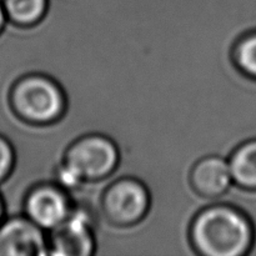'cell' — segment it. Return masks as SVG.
<instances>
[{
	"label": "cell",
	"instance_id": "cell-1",
	"mask_svg": "<svg viewBox=\"0 0 256 256\" xmlns=\"http://www.w3.org/2000/svg\"><path fill=\"white\" fill-rule=\"evenodd\" d=\"M254 224L238 209L216 206L205 210L192 226L195 246L204 255L240 256L254 245Z\"/></svg>",
	"mask_w": 256,
	"mask_h": 256
},
{
	"label": "cell",
	"instance_id": "cell-2",
	"mask_svg": "<svg viewBox=\"0 0 256 256\" xmlns=\"http://www.w3.org/2000/svg\"><path fill=\"white\" fill-rule=\"evenodd\" d=\"M12 102L15 112L34 122L54 120L64 109V96L59 86L44 76H28L12 89Z\"/></svg>",
	"mask_w": 256,
	"mask_h": 256
},
{
	"label": "cell",
	"instance_id": "cell-3",
	"mask_svg": "<svg viewBox=\"0 0 256 256\" xmlns=\"http://www.w3.org/2000/svg\"><path fill=\"white\" fill-rule=\"evenodd\" d=\"M118 159L116 148L109 139L92 135L78 140L70 146L64 166L80 182L102 179L115 169Z\"/></svg>",
	"mask_w": 256,
	"mask_h": 256
},
{
	"label": "cell",
	"instance_id": "cell-4",
	"mask_svg": "<svg viewBox=\"0 0 256 256\" xmlns=\"http://www.w3.org/2000/svg\"><path fill=\"white\" fill-rule=\"evenodd\" d=\"M149 196L142 185L134 180H122L110 186L104 198L108 216L118 224H130L146 212Z\"/></svg>",
	"mask_w": 256,
	"mask_h": 256
},
{
	"label": "cell",
	"instance_id": "cell-5",
	"mask_svg": "<svg viewBox=\"0 0 256 256\" xmlns=\"http://www.w3.org/2000/svg\"><path fill=\"white\" fill-rule=\"evenodd\" d=\"M42 228L28 218H12L0 224V255L40 256L49 254Z\"/></svg>",
	"mask_w": 256,
	"mask_h": 256
},
{
	"label": "cell",
	"instance_id": "cell-6",
	"mask_svg": "<svg viewBox=\"0 0 256 256\" xmlns=\"http://www.w3.org/2000/svg\"><path fill=\"white\" fill-rule=\"evenodd\" d=\"M50 254L60 256H86L94 249L92 225L82 212H70L60 225L52 229Z\"/></svg>",
	"mask_w": 256,
	"mask_h": 256
},
{
	"label": "cell",
	"instance_id": "cell-7",
	"mask_svg": "<svg viewBox=\"0 0 256 256\" xmlns=\"http://www.w3.org/2000/svg\"><path fill=\"white\" fill-rule=\"evenodd\" d=\"M28 218L42 229H54L70 215V204L60 189L40 186L32 190L26 200Z\"/></svg>",
	"mask_w": 256,
	"mask_h": 256
},
{
	"label": "cell",
	"instance_id": "cell-8",
	"mask_svg": "<svg viewBox=\"0 0 256 256\" xmlns=\"http://www.w3.org/2000/svg\"><path fill=\"white\" fill-rule=\"evenodd\" d=\"M232 182L229 162L216 156H210L195 165L192 182L204 196H219L224 194Z\"/></svg>",
	"mask_w": 256,
	"mask_h": 256
},
{
	"label": "cell",
	"instance_id": "cell-9",
	"mask_svg": "<svg viewBox=\"0 0 256 256\" xmlns=\"http://www.w3.org/2000/svg\"><path fill=\"white\" fill-rule=\"evenodd\" d=\"M232 180L248 192L256 190V138L246 140L229 162Z\"/></svg>",
	"mask_w": 256,
	"mask_h": 256
},
{
	"label": "cell",
	"instance_id": "cell-10",
	"mask_svg": "<svg viewBox=\"0 0 256 256\" xmlns=\"http://www.w3.org/2000/svg\"><path fill=\"white\" fill-rule=\"evenodd\" d=\"M46 0H4L6 16L18 25H30L40 19L46 10Z\"/></svg>",
	"mask_w": 256,
	"mask_h": 256
},
{
	"label": "cell",
	"instance_id": "cell-11",
	"mask_svg": "<svg viewBox=\"0 0 256 256\" xmlns=\"http://www.w3.org/2000/svg\"><path fill=\"white\" fill-rule=\"evenodd\" d=\"M235 62L245 76L256 79V32L240 40L235 49Z\"/></svg>",
	"mask_w": 256,
	"mask_h": 256
},
{
	"label": "cell",
	"instance_id": "cell-12",
	"mask_svg": "<svg viewBox=\"0 0 256 256\" xmlns=\"http://www.w3.org/2000/svg\"><path fill=\"white\" fill-rule=\"evenodd\" d=\"M14 165V150L5 138L0 136V182L10 174Z\"/></svg>",
	"mask_w": 256,
	"mask_h": 256
},
{
	"label": "cell",
	"instance_id": "cell-13",
	"mask_svg": "<svg viewBox=\"0 0 256 256\" xmlns=\"http://www.w3.org/2000/svg\"><path fill=\"white\" fill-rule=\"evenodd\" d=\"M6 12H5V9H4V5H2V2H0V32L2 30V28H4L5 25V22H6Z\"/></svg>",
	"mask_w": 256,
	"mask_h": 256
},
{
	"label": "cell",
	"instance_id": "cell-14",
	"mask_svg": "<svg viewBox=\"0 0 256 256\" xmlns=\"http://www.w3.org/2000/svg\"><path fill=\"white\" fill-rule=\"evenodd\" d=\"M2 214H4V206H2V198H0V224H2Z\"/></svg>",
	"mask_w": 256,
	"mask_h": 256
}]
</instances>
